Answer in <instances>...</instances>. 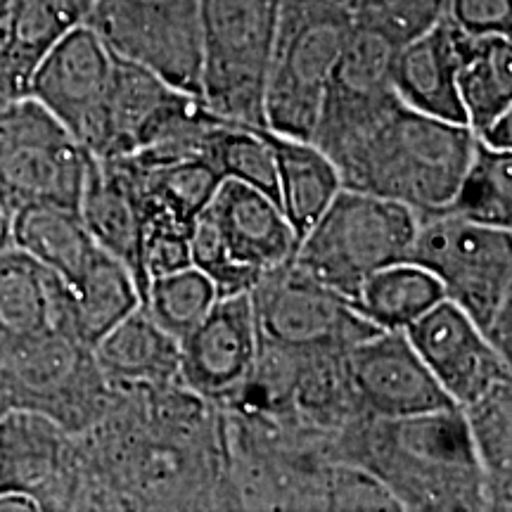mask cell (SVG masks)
I'll return each mask as SVG.
<instances>
[{
	"instance_id": "cell-27",
	"label": "cell",
	"mask_w": 512,
	"mask_h": 512,
	"mask_svg": "<svg viewBox=\"0 0 512 512\" xmlns=\"http://www.w3.org/2000/svg\"><path fill=\"white\" fill-rule=\"evenodd\" d=\"M178 93L162 76L114 55L110 95L105 110V138L98 159L136 152L138 140L157 112Z\"/></svg>"
},
{
	"instance_id": "cell-38",
	"label": "cell",
	"mask_w": 512,
	"mask_h": 512,
	"mask_svg": "<svg viewBox=\"0 0 512 512\" xmlns=\"http://www.w3.org/2000/svg\"><path fill=\"white\" fill-rule=\"evenodd\" d=\"M477 140H482L486 147L494 150H512V112L503 114L494 124H489L482 133H477Z\"/></svg>"
},
{
	"instance_id": "cell-35",
	"label": "cell",
	"mask_w": 512,
	"mask_h": 512,
	"mask_svg": "<svg viewBox=\"0 0 512 512\" xmlns=\"http://www.w3.org/2000/svg\"><path fill=\"white\" fill-rule=\"evenodd\" d=\"M325 510H392L401 512L392 491L366 467L332 460L325 472Z\"/></svg>"
},
{
	"instance_id": "cell-30",
	"label": "cell",
	"mask_w": 512,
	"mask_h": 512,
	"mask_svg": "<svg viewBox=\"0 0 512 512\" xmlns=\"http://www.w3.org/2000/svg\"><path fill=\"white\" fill-rule=\"evenodd\" d=\"M441 299L446 294L437 275L413 261H401L370 275L351 304L375 328L406 330Z\"/></svg>"
},
{
	"instance_id": "cell-24",
	"label": "cell",
	"mask_w": 512,
	"mask_h": 512,
	"mask_svg": "<svg viewBox=\"0 0 512 512\" xmlns=\"http://www.w3.org/2000/svg\"><path fill=\"white\" fill-rule=\"evenodd\" d=\"M264 136L275 159L278 204L299 242L342 190V183L330 157L311 140L283 136L266 126Z\"/></svg>"
},
{
	"instance_id": "cell-34",
	"label": "cell",
	"mask_w": 512,
	"mask_h": 512,
	"mask_svg": "<svg viewBox=\"0 0 512 512\" xmlns=\"http://www.w3.org/2000/svg\"><path fill=\"white\" fill-rule=\"evenodd\" d=\"M351 19L380 31L396 48L446 15L448 0H351Z\"/></svg>"
},
{
	"instance_id": "cell-31",
	"label": "cell",
	"mask_w": 512,
	"mask_h": 512,
	"mask_svg": "<svg viewBox=\"0 0 512 512\" xmlns=\"http://www.w3.org/2000/svg\"><path fill=\"white\" fill-rule=\"evenodd\" d=\"M484 226L512 228V150L486 147L475 136L472 157L460 185L448 202L439 209Z\"/></svg>"
},
{
	"instance_id": "cell-15",
	"label": "cell",
	"mask_w": 512,
	"mask_h": 512,
	"mask_svg": "<svg viewBox=\"0 0 512 512\" xmlns=\"http://www.w3.org/2000/svg\"><path fill=\"white\" fill-rule=\"evenodd\" d=\"M396 50L399 48L380 31L351 19L347 43L332 69L311 133V143L325 155H332L344 140L396 100L392 88Z\"/></svg>"
},
{
	"instance_id": "cell-20",
	"label": "cell",
	"mask_w": 512,
	"mask_h": 512,
	"mask_svg": "<svg viewBox=\"0 0 512 512\" xmlns=\"http://www.w3.org/2000/svg\"><path fill=\"white\" fill-rule=\"evenodd\" d=\"M465 31L444 15L437 24L396 50L392 88L403 105L430 117L465 124L458 69Z\"/></svg>"
},
{
	"instance_id": "cell-25",
	"label": "cell",
	"mask_w": 512,
	"mask_h": 512,
	"mask_svg": "<svg viewBox=\"0 0 512 512\" xmlns=\"http://www.w3.org/2000/svg\"><path fill=\"white\" fill-rule=\"evenodd\" d=\"M12 247L22 249L74 287L91 264L98 245L83 226L79 211L57 204H29L12 214Z\"/></svg>"
},
{
	"instance_id": "cell-29",
	"label": "cell",
	"mask_w": 512,
	"mask_h": 512,
	"mask_svg": "<svg viewBox=\"0 0 512 512\" xmlns=\"http://www.w3.org/2000/svg\"><path fill=\"white\" fill-rule=\"evenodd\" d=\"M484 475L486 512L512 508V380L460 408Z\"/></svg>"
},
{
	"instance_id": "cell-37",
	"label": "cell",
	"mask_w": 512,
	"mask_h": 512,
	"mask_svg": "<svg viewBox=\"0 0 512 512\" xmlns=\"http://www.w3.org/2000/svg\"><path fill=\"white\" fill-rule=\"evenodd\" d=\"M446 15L470 36H512V0H448Z\"/></svg>"
},
{
	"instance_id": "cell-14",
	"label": "cell",
	"mask_w": 512,
	"mask_h": 512,
	"mask_svg": "<svg viewBox=\"0 0 512 512\" xmlns=\"http://www.w3.org/2000/svg\"><path fill=\"white\" fill-rule=\"evenodd\" d=\"M114 55L86 24L62 36L38 62L27 95L41 102L69 133L100 155Z\"/></svg>"
},
{
	"instance_id": "cell-13",
	"label": "cell",
	"mask_w": 512,
	"mask_h": 512,
	"mask_svg": "<svg viewBox=\"0 0 512 512\" xmlns=\"http://www.w3.org/2000/svg\"><path fill=\"white\" fill-rule=\"evenodd\" d=\"M0 491H22L41 510H95L79 437L27 411L0 415Z\"/></svg>"
},
{
	"instance_id": "cell-18",
	"label": "cell",
	"mask_w": 512,
	"mask_h": 512,
	"mask_svg": "<svg viewBox=\"0 0 512 512\" xmlns=\"http://www.w3.org/2000/svg\"><path fill=\"white\" fill-rule=\"evenodd\" d=\"M181 384L211 406H223L252 373L259 354L252 299L219 297L181 342Z\"/></svg>"
},
{
	"instance_id": "cell-9",
	"label": "cell",
	"mask_w": 512,
	"mask_h": 512,
	"mask_svg": "<svg viewBox=\"0 0 512 512\" xmlns=\"http://www.w3.org/2000/svg\"><path fill=\"white\" fill-rule=\"evenodd\" d=\"M408 261L437 275L448 302L460 306L482 332L512 309L510 228L430 211L418 216Z\"/></svg>"
},
{
	"instance_id": "cell-41",
	"label": "cell",
	"mask_w": 512,
	"mask_h": 512,
	"mask_svg": "<svg viewBox=\"0 0 512 512\" xmlns=\"http://www.w3.org/2000/svg\"><path fill=\"white\" fill-rule=\"evenodd\" d=\"M15 5H17V0H0V27H3L5 19L10 17V12Z\"/></svg>"
},
{
	"instance_id": "cell-10",
	"label": "cell",
	"mask_w": 512,
	"mask_h": 512,
	"mask_svg": "<svg viewBox=\"0 0 512 512\" xmlns=\"http://www.w3.org/2000/svg\"><path fill=\"white\" fill-rule=\"evenodd\" d=\"M88 162L91 152L31 95L0 105V202L10 216L29 204L79 211Z\"/></svg>"
},
{
	"instance_id": "cell-3",
	"label": "cell",
	"mask_w": 512,
	"mask_h": 512,
	"mask_svg": "<svg viewBox=\"0 0 512 512\" xmlns=\"http://www.w3.org/2000/svg\"><path fill=\"white\" fill-rule=\"evenodd\" d=\"M475 147L470 126L422 114L396 98L332 152L342 188L430 214L448 207Z\"/></svg>"
},
{
	"instance_id": "cell-19",
	"label": "cell",
	"mask_w": 512,
	"mask_h": 512,
	"mask_svg": "<svg viewBox=\"0 0 512 512\" xmlns=\"http://www.w3.org/2000/svg\"><path fill=\"white\" fill-rule=\"evenodd\" d=\"M79 216L95 245L131 271L143 302L147 280L140 254L145 219L136 174L124 155L107 159L91 155L79 200Z\"/></svg>"
},
{
	"instance_id": "cell-8",
	"label": "cell",
	"mask_w": 512,
	"mask_h": 512,
	"mask_svg": "<svg viewBox=\"0 0 512 512\" xmlns=\"http://www.w3.org/2000/svg\"><path fill=\"white\" fill-rule=\"evenodd\" d=\"M280 0H202L200 98L211 112L266 126L264 93Z\"/></svg>"
},
{
	"instance_id": "cell-23",
	"label": "cell",
	"mask_w": 512,
	"mask_h": 512,
	"mask_svg": "<svg viewBox=\"0 0 512 512\" xmlns=\"http://www.w3.org/2000/svg\"><path fill=\"white\" fill-rule=\"evenodd\" d=\"M136 174L143 219L171 221L195 228L197 216L209 207L223 178L207 157L124 155Z\"/></svg>"
},
{
	"instance_id": "cell-32",
	"label": "cell",
	"mask_w": 512,
	"mask_h": 512,
	"mask_svg": "<svg viewBox=\"0 0 512 512\" xmlns=\"http://www.w3.org/2000/svg\"><path fill=\"white\" fill-rule=\"evenodd\" d=\"M207 159L221 178H233L278 202V174L264 126L223 121L207 145Z\"/></svg>"
},
{
	"instance_id": "cell-40",
	"label": "cell",
	"mask_w": 512,
	"mask_h": 512,
	"mask_svg": "<svg viewBox=\"0 0 512 512\" xmlns=\"http://www.w3.org/2000/svg\"><path fill=\"white\" fill-rule=\"evenodd\" d=\"M12 245V216L5 209V204L0 202V254Z\"/></svg>"
},
{
	"instance_id": "cell-5",
	"label": "cell",
	"mask_w": 512,
	"mask_h": 512,
	"mask_svg": "<svg viewBox=\"0 0 512 512\" xmlns=\"http://www.w3.org/2000/svg\"><path fill=\"white\" fill-rule=\"evenodd\" d=\"M349 31L351 10L344 0H280L264 93L266 128L311 140Z\"/></svg>"
},
{
	"instance_id": "cell-39",
	"label": "cell",
	"mask_w": 512,
	"mask_h": 512,
	"mask_svg": "<svg viewBox=\"0 0 512 512\" xmlns=\"http://www.w3.org/2000/svg\"><path fill=\"white\" fill-rule=\"evenodd\" d=\"M0 512H41V505L22 491H0Z\"/></svg>"
},
{
	"instance_id": "cell-42",
	"label": "cell",
	"mask_w": 512,
	"mask_h": 512,
	"mask_svg": "<svg viewBox=\"0 0 512 512\" xmlns=\"http://www.w3.org/2000/svg\"><path fill=\"white\" fill-rule=\"evenodd\" d=\"M344 3H351V0H344Z\"/></svg>"
},
{
	"instance_id": "cell-21",
	"label": "cell",
	"mask_w": 512,
	"mask_h": 512,
	"mask_svg": "<svg viewBox=\"0 0 512 512\" xmlns=\"http://www.w3.org/2000/svg\"><path fill=\"white\" fill-rule=\"evenodd\" d=\"M93 0H17L0 27V105L29 91L38 62L83 24Z\"/></svg>"
},
{
	"instance_id": "cell-6",
	"label": "cell",
	"mask_w": 512,
	"mask_h": 512,
	"mask_svg": "<svg viewBox=\"0 0 512 512\" xmlns=\"http://www.w3.org/2000/svg\"><path fill=\"white\" fill-rule=\"evenodd\" d=\"M297 238L280 204L266 192L223 178L190 238L192 266L219 297L247 294L273 268L292 261Z\"/></svg>"
},
{
	"instance_id": "cell-7",
	"label": "cell",
	"mask_w": 512,
	"mask_h": 512,
	"mask_svg": "<svg viewBox=\"0 0 512 512\" xmlns=\"http://www.w3.org/2000/svg\"><path fill=\"white\" fill-rule=\"evenodd\" d=\"M114 396V384L93 347L64 330H46L0 358V415L27 411L81 434L93 427Z\"/></svg>"
},
{
	"instance_id": "cell-26",
	"label": "cell",
	"mask_w": 512,
	"mask_h": 512,
	"mask_svg": "<svg viewBox=\"0 0 512 512\" xmlns=\"http://www.w3.org/2000/svg\"><path fill=\"white\" fill-rule=\"evenodd\" d=\"M140 304L143 302L131 271L98 247L79 283L69 287V332L88 347H95Z\"/></svg>"
},
{
	"instance_id": "cell-16",
	"label": "cell",
	"mask_w": 512,
	"mask_h": 512,
	"mask_svg": "<svg viewBox=\"0 0 512 512\" xmlns=\"http://www.w3.org/2000/svg\"><path fill=\"white\" fill-rule=\"evenodd\" d=\"M403 332L458 408L512 380V363L491 347L475 320L448 299H441Z\"/></svg>"
},
{
	"instance_id": "cell-36",
	"label": "cell",
	"mask_w": 512,
	"mask_h": 512,
	"mask_svg": "<svg viewBox=\"0 0 512 512\" xmlns=\"http://www.w3.org/2000/svg\"><path fill=\"white\" fill-rule=\"evenodd\" d=\"M192 228L171 221H145L143 233V273L150 283L159 275H169L192 266L190 259ZM147 292V290H145Z\"/></svg>"
},
{
	"instance_id": "cell-4",
	"label": "cell",
	"mask_w": 512,
	"mask_h": 512,
	"mask_svg": "<svg viewBox=\"0 0 512 512\" xmlns=\"http://www.w3.org/2000/svg\"><path fill=\"white\" fill-rule=\"evenodd\" d=\"M418 214L406 204L342 188L309 233L292 264L354 302L370 275L408 261Z\"/></svg>"
},
{
	"instance_id": "cell-1",
	"label": "cell",
	"mask_w": 512,
	"mask_h": 512,
	"mask_svg": "<svg viewBox=\"0 0 512 512\" xmlns=\"http://www.w3.org/2000/svg\"><path fill=\"white\" fill-rule=\"evenodd\" d=\"M76 437L95 510H214L219 408L183 384H114L105 415Z\"/></svg>"
},
{
	"instance_id": "cell-22",
	"label": "cell",
	"mask_w": 512,
	"mask_h": 512,
	"mask_svg": "<svg viewBox=\"0 0 512 512\" xmlns=\"http://www.w3.org/2000/svg\"><path fill=\"white\" fill-rule=\"evenodd\" d=\"M95 361L117 387L181 384V347L140 304L93 347Z\"/></svg>"
},
{
	"instance_id": "cell-11",
	"label": "cell",
	"mask_w": 512,
	"mask_h": 512,
	"mask_svg": "<svg viewBox=\"0 0 512 512\" xmlns=\"http://www.w3.org/2000/svg\"><path fill=\"white\" fill-rule=\"evenodd\" d=\"M83 24L112 55L200 95L202 0H93Z\"/></svg>"
},
{
	"instance_id": "cell-17",
	"label": "cell",
	"mask_w": 512,
	"mask_h": 512,
	"mask_svg": "<svg viewBox=\"0 0 512 512\" xmlns=\"http://www.w3.org/2000/svg\"><path fill=\"white\" fill-rule=\"evenodd\" d=\"M356 399L370 418H406L456 406L403 330H377L347 349Z\"/></svg>"
},
{
	"instance_id": "cell-12",
	"label": "cell",
	"mask_w": 512,
	"mask_h": 512,
	"mask_svg": "<svg viewBox=\"0 0 512 512\" xmlns=\"http://www.w3.org/2000/svg\"><path fill=\"white\" fill-rule=\"evenodd\" d=\"M261 342L316 351L349 349L377 332L347 297L318 283L292 261L268 271L249 292Z\"/></svg>"
},
{
	"instance_id": "cell-33",
	"label": "cell",
	"mask_w": 512,
	"mask_h": 512,
	"mask_svg": "<svg viewBox=\"0 0 512 512\" xmlns=\"http://www.w3.org/2000/svg\"><path fill=\"white\" fill-rule=\"evenodd\" d=\"M216 299L219 294L214 283L200 268L188 266L183 271L152 278L147 283L143 306L159 328L181 342L207 316Z\"/></svg>"
},
{
	"instance_id": "cell-2",
	"label": "cell",
	"mask_w": 512,
	"mask_h": 512,
	"mask_svg": "<svg viewBox=\"0 0 512 512\" xmlns=\"http://www.w3.org/2000/svg\"><path fill=\"white\" fill-rule=\"evenodd\" d=\"M335 460L366 467L392 491L401 512H482L484 475L458 406L406 418L349 422Z\"/></svg>"
},
{
	"instance_id": "cell-28",
	"label": "cell",
	"mask_w": 512,
	"mask_h": 512,
	"mask_svg": "<svg viewBox=\"0 0 512 512\" xmlns=\"http://www.w3.org/2000/svg\"><path fill=\"white\" fill-rule=\"evenodd\" d=\"M458 95L467 126L475 136L503 114L512 112L510 36L465 34L458 69Z\"/></svg>"
}]
</instances>
